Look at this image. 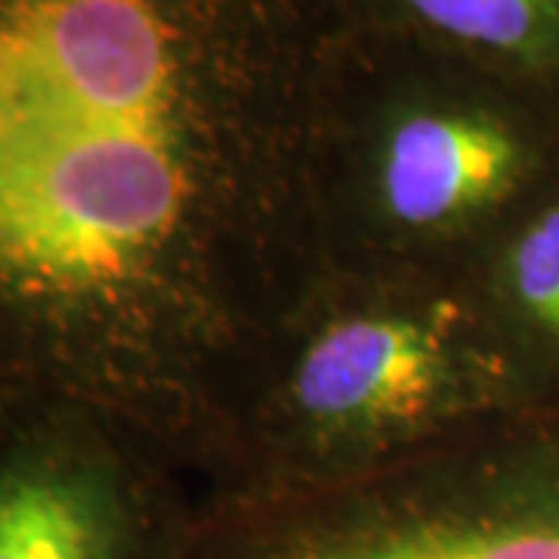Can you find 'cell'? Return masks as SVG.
<instances>
[{
	"label": "cell",
	"instance_id": "6da1fadb",
	"mask_svg": "<svg viewBox=\"0 0 559 559\" xmlns=\"http://www.w3.org/2000/svg\"><path fill=\"white\" fill-rule=\"evenodd\" d=\"M200 559H559V417L457 485L242 522Z\"/></svg>",
	"mask_w": 559,
	"mask_h": 559
},
{
	"label": "cell",
	"instance_id": "7a4b0ae2",
	"mask_svg": "<svg viewBox=\"0 0 559 559\" xmlns=\"http://www.w3.org/2000/svg\"><path fill=\"white\" fill-rule=\"evenodd\" d=\"M547 168L538 112L429 109L392 128L380 162L385 209L407 227L469 221L532 193Z\"/></svg>",
	"mask_w": 559,
	"mask_h": 559
},
{
	"label": "cell",
	"instance_id": "3957f363",
	"mask_svg": "<svg viewBox=\"0 0 559 559\" xmlns=\"http://www.w3.org/2000/svg\"><path fill=\"white\" fill-rule=\"evenodd\" d=\"M441 385V348L417 323L352 318L308 345L296 401L326 426H392L426 414Z\"/></svg>",
	"mask_w": 559,
	"mask_h": 559
},
{
	"label": "cell",
	"instance_id": "277c9868",
	"mask_svg": "<svg viewBox=\"0 0 559 559\" xmlns=\"http://www.w3.org/2000/svg\"><path fill=\"white\" fill-rule=\"evenodd\" d=\"M0 559H156L134 503L94 469H0Z\"/></svg>",
	"mask_w": 559,
	"mask_h": 559
},
{
	"label": "cell",
	"instance_id": "5b68a950",
	"mask_svg": "<svg viewBox=\"0 0 559 559\" xmlns=\"http://www.w3.org/2000/svg\"><path fill=\"white\" fill-rule=\"evenodd\" d=\"M423 25L559 100V0H404Z\"/></svg>",
	"mask_w": 559,
	"mask_h": 559
},
{
	"label": "cell",
	"instance_id": "8992f818",
	"mask_svg": "<svg viewBox=\"0 0 559 559\" xmlns=\"http://www.w3.org/2000/svg\"><path fill=\"white\" fill-rule=\"evenodd\" d=\"M498 289L522 345L559 373V183L540 193L510 234Z\"/></svg>",
	"mask_w": 559,
	"mask_h": 559
}]
</instances>
